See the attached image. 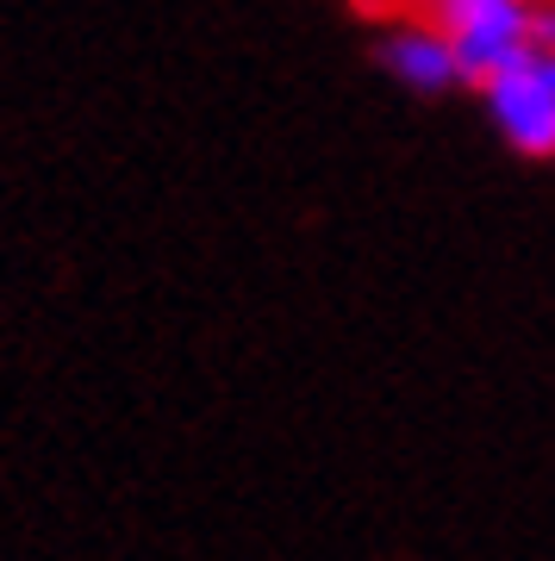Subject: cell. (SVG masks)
Instances as JSON below:
<instances>
[{"label":"cell","mask_w":555,"mask_h":561,"mask_svg":"<svg viewBox=\"0 0 555 561\" xmlns=\"http://www.w3.org/2000/svg\"><path fill=\"white\" fill-rule=\"evenodd\" d=\"M418 13H431V20H450V13H456V7H468V0H412Z\"/></svg>","instance_id":"5b68a950"},{"label":"cell","mask_w":555,"mask_h":561,"mask_svg":"<svg viewBox=\"0 0 555 561\" xmlns=\"http://www.w3.org/2000/svg\"><path fill=\"white\" fill-rule=\"evenodd\" d=\"M543 69H550V81H555V50H543Z\"/></svg>","instance_id":"8992f818"},{"label":"cell","mask_w":555,"mask_h":561,"mask_svg":"<svg viewBox=\"0 0 555 561\" xmlns=\"http://www.w3.org/2000/svg\"><path fill=\"white\" fill-rule=\"evenodd\" d=\"M450 44H456V62H462V81L480 88L487 76L512 69V62L536 57L531 44V0H468L443 20Z\"/></svg>","instance_id":"3957f363"},{"label":"cell","mask_w":555,"mask_h":561,"mask_svg":"<svg viewBox=\"0 0 555 561\" xmlns=\"http://www.w3.org/2000/svg\"><path fill=\"white\" fill-rule=\"evenodd\" d=\"M531 44H536V57L555 50V0H531Z\"/></svg>","instance_id":"277c9868"},{"label":"cell","mask_w":555,"mask_h":561,"mask_svg":"<svg viewBox=\"0 0 555 561\" xmlns=\"http://www.w3.org/2000/svg\"><path fill=\"white\" fill-rule=\"evenodd\" d=\"M375 62H381V76H394L406 94H418V101H443V94L468 88V81H462V62H456V44H450L443 20H431V13L381 20Z\"/></svg>","instance_id":"7a4b0ae2"},{"label":"cell","mask_w":555,"mask_h":561,"mask_svg":"<svg viewBox=\"0 0 555 561\" xmlns=\"http://www.w3.org/2000/svg\"><path fill=\"white\" fill-rule=\"evenodd\" d=\"M475 94L512 157L555 162V81L543 69V57H524L512 69H499V76H487Z\"/></svg>","instance_id":"6da1fadb"}]
</instances>
